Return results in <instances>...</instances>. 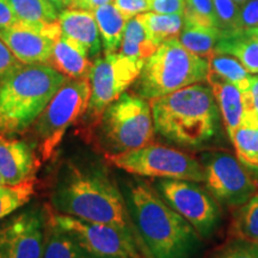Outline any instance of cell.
<instances>
[{"label":"cell","mask_w":258,"mask_h":258,"mask_svg":"<svg viewBox=\"0 0 258 258\" xmlns=\"http://www.w3.org/2000/svg\"><path fill=\"white\" fill-rule=\"evenodd\" d=\"M150 105L154 129L171 143L200 147L218 134V104L212 89L202 83L151 99Z\"/></svg>","instance_id":"6da1fadb"},{"label":"cell","mask_w":258,"mask_h":258,"mask_svg":"<svg viewBox=\"0 0 258 258\" xmlns=\"http://www.w3.org/2000/svg\"><path fill=\"white\" fill-rule=\"evenodd\" d=\"M128 202L151 258H188L195 250L198 232L150 185L129 186Z\"/></svg>","instance_id":"7a4b0ae2"},{"label":"cell","mask_w":258,"mask_h":258,"mask_svg":"<svg viewBox=\"0 0 258 258\" xmlns=\"http://www.w3.org/2000/svg\"><path fill=\"white\" fill-rule=\"evenodd\" d=\"M51 201L59 214L133 232L120 190L102 172L70 167L57 183Z\"/></svg>","instance_id":"3957f363"},{"label":"cell","mask_w":258,"mask_h":258,"mask_svg":"<svg viewBox=\"0 0 258 258\" xmlns=\"http://www.w3.org/2000/svg\"><path fill=\"white\" fill-rule=\"evenodd\" d=\"M66 80L47 63L15 67L0 80V132L16 134L30 128Z\"/></svg>","instance_id":"277c9868"},{"label":"cell","mask_w":258,"mask_h":258,"mask_svg":"<svg viewBox=\"0 0 258 258\" xmlns=\"http://www.w3.org/2000/svg\"><path fill=\"white\" fill-rule=\"evenodd\" d=\"M207 76L208 61L186 50L177 38H170L145 61L138 77L137 92L151 101L205 82Z\"/></svg>","instance_id":"5b68a950"},{"label":"cell","mask_w":258,"mask_h":258,"mask_svg":"<svg viewBox=\"0 0 258 258\" xmlns=\"http://www.w3.org/2000/svg\"><path fill=\"white\" fill-rule=\"evenodd\" d=\"M98 127L99 140L109 154L147 146L156 132L150 103L131 93H122L105 109Z\"/></svg>","instance_id":"8992f818"},{"label":"cell","mask_w":258,"mask_h":258,"mask_svg":"<svg viewBox=\"0 0 258 258\" xmlns=\"http://www.w3.org/2000/svg\"><path fill=\"white\" fill-rule=\"evenodd\" d=\"M91 96L89 79H67L34 123L41 156L49 159L64 133L88 110Z\"/></svg>","instance_id":"52a82bcc"},{"label":"cell","mask_w":258,"mask_h":258,"mask_svg":"<svg viewBox=\"0 0 258 258\" xmlns=\"http://www.w3.org/2000/svg\"><path fill=\"white\" fill-rule=\"evenodd\" d=\"M108 160L118 169L145 177L205 182L202 164L175 148L150 144L147 146L108 154Z\"/></svg>","instance_id":"ba28073f"},{"label":"cell","mask_w":258,"mask_h":258,"mask_svg":"<svg viewBox=\"0 0 258 258\" xmlns=\"http://www.w3.org/2000/svg\"><path fill=\"white\" fill-rule=\"evenodd\" d=\"M144 63L117 51L97 57L89 74L91 86L86 110L89 117L101 118L105 109L138 79Z\"/></svg>","instance_id":"9c48e42d"},{"label":"cell","mask_w":258,"mask_h":258,"mask_svg":"<svg viewBox=\"0 0 258 258\" xmlns=\"http://www.w3.org/2000/svg\"><path fill=\"white\" fill-rule=\"evenodd\" d=\"M57 226L90 253L101 258H144L132 231L64 214H50Z\"/></svg>","instance_id":"30bf717a"},{"label":"cell","mask_w":258,"mask_h":258,"mask_svg":"<svg viewBox=\"0 0 258 258\" xmlns=\"http://www.w3.org/2000/svg\"><path fill=\"white\" fill-rule=\"evenodd\" d=\"M157 188L164 200L195 228L198 234L211 235L220 218L217 200L191 180L161 178Z\"/></svg>","instance_id":"8fae6325"},{"label":"cell","mask_w":258,"mask_h":258,"mask_svg":"<svg viewBox=\"0 0 258 258\" xmlns=\"http://www.w3.org/2000/svg\"><path fill=\"white\" fill-rule=\"evenodd\" d=\"M206 186L213 198L224 205L239 207L258 188L240 160L228 153L212 152L202 157Z\"/></svg>","instance_id":"7c38bea8"},{"label":"cell","mask_w":258,"mask_h":258,"mask_svg":"<svg viewBox=\"0 0 258 258\" xmlns=\"http://www.w3.org/2000/svg\"><path fill=\"white\" fill-rule=\"evenodd\" d=\"M47 220L37 208L22 212L0 226V258H43Z\"/></svg>","instance_id":"4fadbf2b"},{"label":"cell","mask_w":258,"mask_h":258,"mask_svg":"<svg viewBox=\"0 0 258 258\" xmlns=\"http://www.w3.org/2000/svg\"><path fill=\"white\" fill-rule=\"evenodd\" d=\"M60 36L59 22L37 25L18 21L11 27L0 29V40L19 62L25 64L48 62Z\"/></svg>","instance_id":"5bb4252c"},{"label":"cell","mask_w":258,"mask_h":258,"mask_svg":"<svg viewBox=\"0 0 258 258\" xmlns=\"http://www.w3.org/2000/svg\"><path fill=\"white\" fill-rule=\"evenodd\" d=\"M37 169V159L31 146L22 140L0 137V175L8 185L31 180Z\"/></svg>","instance_id":"9a60e30c"},{"label":"cell","mask_w":258,"mask_h":258,"mask_svg":"<svg viewBox=\"0 0 258 258\" xmlns=\"http://www.w3.org/2000/svg\"><path fill=\"white\" fill-rule=\"evenodd\" d=\"M61 34L79 44L89 57H95L101 51V34L95 15L84 10H66L57 18Z\"/></svg>","instance_id":"2e32d148"},{"label":"cell","mask_w":258,"mask_h":258,"mask_svg":"<svg viewBox=\"0 0 258 258\" xmlns=\"http://www.w3.org/2000/svg\"><path fill=\"white\" fill-rule=\"evenodd\" d=\"M207 80L219 110L221 112L226 132L231 139L233 137L235 129L240 124L244 115L243 92L233 84L225 82L213 74L208 73Z\"/></svg>","instance_id":"e0dca14e"},{"label":"cell","mask_w":258,"mask_h":258,"mask_svg":"<svg viewBox=\"0 0 258 258\" xmlns=\"http://www.w3.org/2000/svg\"><path fill=\"white\" fill-rule=\"evenodd\" d=\"M48 64L70 79H89L91 62L86 51L62 34L53 47Z\"/></svg>","instance_id":"ac0fdd59"},{"label":"cell","mask_w":258,"mask_h":258,"mask_svg":"<svg viewBox=\"0 0 258 258\" xmlns=\"http://www.w3.org/2000/svg\"><path fill=\"white\" fill-rule=\"evenodd\" d=\"M231 141L240 163L258 169V118L247 109Z\"/></svg>","instance_id":"d6986e66"},{"label":"cell","mask_w":258,"mask_h":258,"mask_svg":"<svg viewBox=\"0 0 258 258\" xmlns=\"http://www.w3.org/2000/svg\"><path fill=\"white\" fill-rule=\"evenodd\" d=\"M214 53L233 56L247 72L258 74V41L246 31L219 38Z\"/></svg>","instance_id":"ffe728a7"},{"label":"cell","mask_w":258,"mask_h":258,"mask_svg":"<svg viewBox=\"0 0 258 258\" xmlns=\"http://www.w3.org/2000/svg\"><path fill=\"white\" fill-rule=\"evenodd\" d=\"M43 258H101L90 253L51 217L47 221L46 249Z\"/></svg>","instance_id":"44dd1931"},{"label":"cell","mask_w":258,"mask_h":258,"mask_svg":"<svg viewBox=\"0 0 258 258\" xmlns=\"http://www.w3.org/2000/svg\"><path fill=\"white\" fill-rule=\"evenodd\" d=\"M105 54L116 53L121 47L127 19L120 14L114 4H105L93 11Z\"/></svg>","instance_id":"7402d4cb"},{"label":"cell","mask_w":258,"mask_h":258,"mask_svg":"<svg viewBox=\"0 0 258 258\" xmlns=\"http://www.w3.org/2000/svg\"><path fill=\"white\" fill-rule=\"evenodd\" d=\"M120 53L137 61L145 62L158 46L148 36L146 28L139 16L131 18L124 28Z\"/></svg>","instance_id":"603a6c76"},{"label":"cell","mask_w":258,"mask_h":258,"mask_svg":"<svg viewBox=\"0 0 258 258\" xmlns=\"http://www.w3.org/2000/svg\"><path fill=\"white\" fill-rule=\"evenodd\" d=\"M184 23L179 34V42L186 50L203 59H209L214 54L217 42L220 38L217 28L202 27L191 23Z\"/></svg>","instance_id":"cb8c5ba5"},{"label":"cell","mask_w":258,"mask_h":258,"mask_svg":"<svg viewBox=\"0 0 258 258\" xmlns=\"http://www.w3.org/2000/svg\"><path fill=\"white\" fill-rule=\"evenodd\" d=\"M208 73L237 86L241 92L250 88L251 76L239 60L226 54L214 53L208 59Z\"/></svg>","instance_id":"d4e9b609"},{"label":"cell","mask_w":258,"mask_h":258,"mask_svg":"<svg viewBox=\"0 0 258 258\" xmlns=\"http://www.w3.org/2000/svg\"><path fill=\"white\" fill-rule=\"evenodd\" d=\"M16 18L28 24H49L57 22V12L48 0H8Z\"/></svg>","instance_id":"484cf974"},{"label":"cell","mask_w":258,"mask_h":258,"mask_svg":"<svg viewBox=\"0 0 258 258\" xmlns=\"http://www.w3.org/2000/svg\"><path fill=\"white\" fill-rule=\"evenodd\" d=\"M146 28V31L157 46L170 38H178L183 25L182 15L150 14L139 15Z\"/></svg>","instance_id":"4316f807"},{"label":"cell","mask_w":258,"mask_h":258,"mask_svg":"<svg viewBox=\"0 0 258 258\" xmlns=\"http://www.w3.org/2000/svg\"><path fill=\"white\" fill-rule=\"evenodd\" d=\"M231 234L238 240L258 244V190L240 206L233 219Z\"/></svg>","instance_id":"83f0119b"},{"label":"cell","mask_w":258,"mask_h":258,"mask_svg":"<svg viewBox=\"0 0 258 258\" xmlns=\"http://www.w3.org/2000/svg\"><path fill=\"white\" fill-rule=\"evenodd\" d=\"M34 195V182L21 183L17 185H0V220L23 207Z\"/></svg>","instance_id":"f1b7e54d"},{"label":"cell","mask_w":258,"mask_h":258,"mask_svg":"<svg viewBox=\"0 0 258 258\" xmlns=\"http://www.w3.org/2000/svg\"><path fill=\"white\" fill-rule=\"evenodd\" d=\"M215 11V27L220 37L231 36L241 31L239 6L233 0H213Z\"/></svg>","instance_id":"f546056e"},{"label":"cell","mask_w":258,"mask_h":258,"mask_svg":"<svg viewBox=\"0 0 258 258\" xmlns=\"http://www.w3.org/2000/svg\"><path fill=\"white\" fill-rule=\"evenodd\" d=\"M183 22L202 27H215V11L213 0H185Z\"/></svg>","instance_id":"4dcf8cb0"},{"label":"cell","mask_w":258,"mask_h":258,"mask_svg":"<svg viewBox=\"0 0 258 258\" xmlns=\"http://www.w3.org/2000/svg\"><path fill=\"white\" fill-rule=\"evenodd\" d=\"M215 258H258V244L237 239Z\"/></svg>","instance_id":"1f68e13d"},{"label":"cell","mask_w":258,"mask_h":258,"mask_svg":"<svg viewBox=\"0 0 258 258\" xmlns=\"http://www.w3.org/2000/svg\"><path fill=\"white\" fill-rule=\"evenodd\" d=\"M239 24L241 31L258 28V0H247L239 6Z\"/></svg>","instance_id":"d6a6232c"},{"label":"cell","mask_w":258,"mask_h":258,"mask_svg":"<svg viewBox=\"0 0 258 258\" xmlns=\"http://www.w3.org/2000/svg\"><path fill=\"white\" fill-rule=\"evenodd\" d=\"M112 3L127 21L150 10L147 0H112Z\"/></svg>","instance_id":"836d02e7"},{"label":"cell","mask_w":258,"mask_h":258,"mask_svg":"<svg viewBox=\"0 0 258 258\" xmlns=\"http://www.w3.org/2000/svg\"><path fill=\"white\" fill-rule=\"evenodd\" d=\"M150 10L160 15H183L185 0H147Z\"/></svg>","instance_id":"e575fe53"},{"label":"cell","mask_w":258,"mask_h":258,"mask_svg":"<svg viewBox=\"0 0 258 258\" xmlns=\"http://www.w3.org/2000/svg\"><path fill=\"white\" fill-rule=\"evenodd\" d=\"M244 109H247L258 118V77L251 76L250 88L243 92Z\"/></svg>","instance_id":"d590c367"},{"label":"cell","mask_w":258,"mask_h":258,"mask_svg":"<svg viewBox=\"0 0 258 258\" xmlns=\"http://www.w3.org/2000/svg\"><path fill=\"white\" fill-rule=\"evenodd\" d=\"M21 63L11 53V50L0 40V80Z\"/></svg>","instance_id":"8d00e7d4"},{"label":"cell","mask_w":258,"mask_h":258,"mask_svg":"<svg viewBox=\"0 0 258 258\" xmlns=\"http://www.w3.org/2000/svg\"><path fill=\"white\" fill-rule=\"evenodd\" d=\"M18 19L12 11L8 0H0V29L14 25Z\"/></svg>","instance_id":"74e56055"},{"label":"cell","mask_w":258,"mask_h":258,"mask_svg":"<svg viewBox=\"0 0 258 258\" xmlns=\"http://www.w3.org/2000/svg\"><path fill=\"white\" fill-rule=\"evenodd\" d=\"M112 0H72L69 10H84V11L93 12L99 6L110 4Z\"/></svg>","instance_id":"f35d334b"},{"label":"cell","mask_w":258,"mask_h":258,"mask_svg":"<svg viewBox=\"0 0 258 258\" xmlns=\"http://www.w3.org/2000/svg\"><path fill=\"white\" fill-rule=\"evenodd\" d=\"M48 2H50L56 10H64L69 8L72 0H48Z\"/></svg>","instance_id":"ab89813d"},{"label":"cell","mask_w":258,"mask_h":258,"mask_svg":"<svg viewBox=\"0 0 258 258\" xmlns=\"http://www.w3.org/2000/svg\"><path fill=\"white\" fill-rule=\"evenodd\" d=\"M246 31L250 36H252L253 38H256L258 41V28H253V29H249V30H244Z\"/></svg>","instance_id":"60d3db41"},{"label":"cell","mask_w":258,"mask_h":258,"mask_svg":"<svg viewBox=\"0 0 258 258\" xmlns=\"http://www.w3.org/2000/svg\"><path fill=\"white\" fill-rule=\"evenodd\" d=\"M233 2H234L235 4H237L238 6H240V5H243L244 3H246L247 0H233Z\"/></svg>","instance_id":"b9f144b4"},{"label":"cell","mask_w":258,"mask_h":258,"mask_svg":"<svg viewBox=\"0 0 258 258\" xmlns=\"http://www.w3.org/2000/svg\"><path fill=\"white\" fill-rule=\"evenodd\" d=\"M5 184H6V183H5L4 178H3L2 175H0V185H5Z\"/></svg>","instance_id":"7bdbcfd3"}]
</instances>
